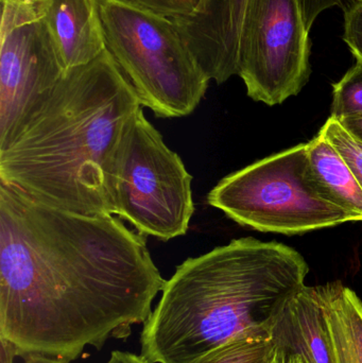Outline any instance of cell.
<instances>
[{
	"mask_svg": "<svg viewBox=\"0 0 362 363\" xmlns=\"http://www.w3.org/2000/svg\"><path fill=\"white\" fill-rule=\"evenodd\" d=\"M166 281L120 218L51 208L0 183V337L21 357L69 363L127 338Z\"/></svg>",
	"mask_w": 362,
	"mask_h": 363,
	"instance_id": "obj_1",
	"label": "cell"
},
{
	"mask_svg": "<svg viewBox=\"0 0 362 363\" xmlns=\"http://www.w3.org/2000/svg\"><path fill=\"white\" fill-rule=\"evenodd\" d=\"M142 108L106 49L67 70L0 150V183L51 208L113 215L108 168Z\"/></svg>",
	"mask_w": 362,
	"mask_h": 363,
	"instance_id": "obj_2",
	"label": "cell"
},
{
	"mask_svg": "<svg viewBox=\"0 0 362 363\" xmlns=\"http://www.w3.org/2000/svg\"><path fill=\"white\" fill-rule=\"evenodd\" d=\"M310 272L288 245L235 239L185 260L166 281L140 335L148 363H191L242 337H272Z\"/></svg>",
	"mask_w": 362,
	"mask_h": 363,
	"instance_id": "obj_3",
	"label": "cell"
},
{
	"mask_svg": "<svg viewBox=\"0 0 362 363\" xmlns=\"http://www.w3.org/2000/svg\"><path fill=\"white\" fill-rule=\"evenodd\" d=\"M106 49L142 108L159 118L191 114L210 84L171 17L128 0H100Z\"/></svg>",
	"mask_w": 362,
	"mask_h": 363,
	"instance_id": "obj_4",
	"label": "cell"
},
{
	"mask_svg": "<svg viewBox=\"0 0 362 363\" xmlns=\"http://www.w3.org/2000/svg\"><path fill=\"white\" fill-rule=\"evenodd\" d=\"M208 202L240 225L264 233L300 235L356 221L319 187L307 144L225 177L210 190Z\"/></svg>",
	"mask_w": 362,
	"mask_h": 363,
	"instance_id": "obj_5",
	"label": "cell"
},
{
	"mask_svg": "<svg viewBox=\"0 0 362 363\" xmlns=\"http://www.w3.org/2000/svg\"><path fill=\"white\" fill-rule=\"evenodd\" d=\"M193 177L142 108L125 128L108 168L113 215L164 241L186 234L195 213Z\"/></svg>",
	"mask_w": 362,
	"mask_h": 363,
	"instance_id": "obj_6",
	"label": "cell"
},
{
	"mask_svg": "<svg viewBox=\"0 0 362 363\" xmlns=\"http://www.w3.org/2000/svg\"><path fill=\"white\" fill-rule=\"evenodd\" d=\"M310 33L304 0H248L237 76L249 97L272 106L302 91L312 74Z\"/></svg>",
	"mask_w": 362,
	"mask_h": 363,
	"instance_id": "obj_7",
	"label": "cell"
},
{
	"mask_svg": "<svg viewBox=\"0 0 362 363\" xmlns=\"http://www.w3.org/2000/svg\"><path fill=\"white\" fill-rule=\"evenodd\" d=\"M0 150L67 70L36 0H0Z\"/></svg>",
	"mask_w": 362,
	"mask_h": 363,
	"instance_id": "obj_8",
	"label": "cell"
},
{
	"mask_svg": "<svg viewBox=\"0 0 362 363\" xmlns=\"http://www.w3.org/2000/svg\"><path fill=\"white\" fill-rule=\"evenodd\" d=\"M248 0H202L191 16L174 19L202 69L217 84L238 74Z\"/></svg>",
	"mask_w": 362,
	"mask_h": 363,
	"instance_id": "obj_9",
	"label": "cell"
},
{
	"mask_svg": "<svg viewBox=\"0 0 362 363\" xmlns=\"http://www.w3.org/2000/svg\"><path fill=\"white\" fill-rule=\"evenodd\" d=\"M272 338L276 350L305 363H336L318 288L303 286L281 313Z\"/></svg>",
	"mask_w": 362,
	"mask_h": 363,
	"instance_id": "obj_10",
	"label": "cell"
},
{
	"mask_svg": "<svg viewBox=\"0 0 362 363\" xmlns=\"http://www.w3.org/2000/svg\"><path fill=\"white\" fill-rule=\"evenodd\" d=\"M66 70L97 59L106 50L100 0H36Z\"/></svg>",
	"mask_w": 362,
	"mask_h": 363,
	"instance_id": "obj_11",
	"label": "cell"
},
{
	"mask_svg": "<svg viewBox=\"0 0 362 363\" xmlns=\"http://www.w3.org/2000/svg\"><path fill=\"white\" fill-rule=\"evenodd\" d=\"M329 322L336 363H362V302L340 281L317 286Z\"/></svg>",
	"mask_w": 362,
	"mask_h": 363,
	"instance_id": "obj_12",
	"label": "cell"
},
{
	"mask_svg": "<svg viewBox=\"0 0 362 363\" xmlns=\"http://www.w3.org/2000/svg\"><path fill=\"white\" fill-rule=\"evenodd\" d=\"M307 150L312 176L323 194L362 221V188L341 155L321 134L307 143Z\"/></svg>",
	"mask_w": 362,
	"mask_h": 363,
	"instance_id": "obj_13",
	"label": "cell"
},
{
	"mask_svg": "<svg viewBox=\"0 0 362 363\" xmlns=\"http://www.w3.org/2000/svg\"><path fill=\"white\" fill-rule=\"evenodd\" d=\"M276 352L272 337H242L212 350L191 363H271Z\"/></svg>",
	"mask_w": 362,
	"mask_h": 363,
	"instance_id": "obj_14",
	"label": "cell"
},
{
	"mask_svg": "<svg viewBox=\"0 0 362 363\" xmlns=\"http://www.w3.org/2000/svg\"><path fill=\"white\" fill-rule=\"evenodd\" d=\"M362 117V63L356 61L339 82L333 85L332 118Z\"/></svg>",
	"mask_w": 362,
	"mask_h": 363,
	"instance_id": "obj_15",
	"label": "cell"
},
{
	"mask_svg": "<svg viewBox=\"0 0 362 363\" xmlns=\"http://www.w3.org/2000/svg\"><path fill=\"white\" fill-rule=\"evenodd\" d=\"M319 134L323 136L348 164L362 188V143L351 135L336 119L329 117Z\"/></svg>",
	"mask_w": 362,
	"mask_h": 363,
	"instance_id": "obj_16",
	"label": "cell"
},
{
	"mask_svg": "<svg viewBox=\"0 0 362 363\" xmlns=\"http://www.w3.org/2000/svg\"><path fill=\"white\" fill-rule=\"evenodd\" d=\"M344 8V40L356 61L362 63V0H346Z\"/></svg>",
	"mask_w": 362,
	"mask_h": 363,
	"instance_id": "obj_17",
	"label": "cell"
},
{
	"mask_svg": "<svg viewBox=\"0 0 362 363\" xmlns=\"http://www.w3.org/2000/svg\"><path fill=\"white\" fill-rule=\"evenodd\" d=\"M161 13L166 16L187 17L193 15L199 8L202 0H128Z\"/></svg>",
	"mask_w": 362,
	"mask_h": 363,
	"instance_id": "obj_18",
	"label": "cell"
},
{
	"mask_svg": "<svg viewBox=\"0 0 362 363\" xmlns=\"http://www.w3.org/2000/svg\"><path fill=\"white\" fill-rule=\"evenodd\" d=\"M346 0H304L306 26L312 30L315 21L324 11L336 6H342Z\"/></svg>",
	"mask_w": 362,
	"mask_h": 363,
	"instance_id": "obj_19",
	"label": "cell"
},
{
	"mask_svg": "<svg viewBox=\"0 0 362 363\" xmlns=\"http://www.w3.org/2000/svg\"><path fill=\"white\" fill-rule=\"evenodd\" d=\"M351 135L362 143V117H346L337 121Z\"/></svg>",
	"mask_w": 362,
	"mask_h": 363,
	"instance_id": "obj_20",
	"label": "cell"
},
{
	"mask_svg": "<svg viewBox=\"0 0 362 363\" xmlns=\"http://www.w3.org/2000/svg\"><path fill=\"white\" fill-rule=\"evenodd\" d=\"M17 356L16 347L10 341L0 337V363H14Z\"/></svg>",
	"mask_w": 362,
	"mask_h": 363,
	"instance_id": "obj_21",
	"label": "cell"
},
{
	"mask_svg": "<svg viewBox=\"0 0 362 363\" xmlns=\"http://www.w3.org/2000/svg\"><path fill=\"white\" fill-rule=\"evenodd\" d=\"M106 363H148L142 356L129 352L114 351Z\"/></svg>",
	"mask_w": 362,
	"mask_h": 363,
	"instance_id": "obj_22",
	"label": "cell"
},
{
	"mask_svg": "<svg viewBox=\"0 0 362 363\" xmlns=\"http://www.w3.org/2000/svg\"><path fill=\"white\" fill-rule=\"evenodd\" d=\"M23 363H68L59 358L49 357V356L38 355V354H31V355L25 356Z\"/></svg>",
	"mask_w": 362,
	"mask_h": 363,
	"instance_id": "obj_23",
	"label": "cell"
},
{
	"mask_svg": "<svg viewBox=\"0 0 362 363\" xmlns=\"http://www.w3.org/2000/svg\"><path fill=\"white\" fill-rule=\"evenodd\" d=\"M295 358L291 357V356L287 355V354L283 353V352L276 350V355H274L273 359L271 363H295Z\"/></svg>",
	"mask_w": 362,
	"mask_h": 363,
	"instance_id": "obj_24",
	"label": "cell"
},
{
	"mask_svg": "<svg viewBox=\"0 0 362 363\" xmlns=\"http://www.w3.org/2000/svg\"><path fill=\"white\" fill-rule=\"evenodd\" d=\"M295 363H305L303 362V360L302 359H300V358H297V357H295Z\"/></svg>",
	"mask_w": 362,
	"mask_h": 363,
	"instance_id": "obj_25",
	"label": "cell"
}]
</instances>
